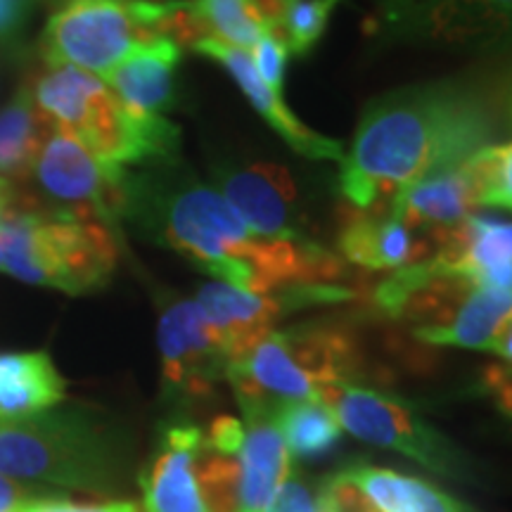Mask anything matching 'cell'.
<instances>
[{
	"mask_svg": "<svg viewBox=\"0 0 512 512\" xmlns=\"http://www.w3.org/2000/svg\"><path fill=\"white\" fill-rule=\"evenodd\" d=\"M427 264L472 287L512 294V221L470 216L441 233L437 252Z\"/></svg>",
	"mask_w": 512,
	"mask_h": 512,
	"instance_id": "cell-17",
	"label": "cell"
},
{
	"mask_svg": "<svg viewBox=\"0 0 512 512\" xmlns=\"http://www.w3.org/2000/svg\"><path fill=\"white\" fill-rule=\"evenodd\" d=\"M332 512H477L427 479L354 463L323 479Z\"/></svg>",
	"mask_w": 512,
	"mask_h": 512,
	"instance_id": "cell-14",
	"label": "cell"
},
{
	"mask_svg": "<svg viewBox=\"0 0 512 512\" xmlns=\"http://www.w3.org/2000/svg\"><path fill=\"white\" fill-rule=\"evenodd\" d=\"M169 3L60 0L43 29L41 60L107 76L133 50L162 38Z\"/></svg>",
	"mask_w": 512,
	"mask_h": 512,
	"instance_id": "cell-7",
	"label": "cell"
},
{
	"mask_svg": "<svg viewBox=\"0 0 512 512\" xmlns=\"http://www.w3.org/2000/svg\"><path fill=\"white\" fill-rule=\"evenodd\" d=\"M195 53H200L209 60H216L226 72L238 81L240 91L245 93V98L252 102L254 110L266 119V124L292 147L297 155L306 159H316V162H344V147L339 140L320 136L318 131H313L304 124L302 119L294 114L290 107L285 105L283 95L275 93L273 88H268L264 81L256 74L252 57L245 50L228 46V43L216 41V38H202L200 43H195Z\"/></svg>",
	"mask_w": 512,
	"mask_h": 512,
	"instance_id": "cell-18",
	"label": "cell"
},
{
	"mask_svg": "<svg viewBox=\"0 0 512 512\" xmlns=\"http://www.w3.org/2000/svg\"><path fill=\"white\" fill-rule=\"evenodd\" d=\"M510 110H512V102H510Z\"/></svg>",
	"mask_w": 512,
	"mask_h": 512,
	"instance_id": "cell-38",
	"label": "cell"
},
{
	"mask_svg": "<svg viewBox=\"0 0 512 512\" xmlns=\"http://www.w3.org/2000/svg\"><path fill=\"white\" fill-rule=\"evenodd\" d=\"M489 354H494L501 358V366L512 370V316L505 320V325L498 332L494 344H491Z\"/></svg>",
	"mask_w": 512,
	"mask_h": 512,
	"instance_id": "cell-34",
	"label": "cell"
},
{
	"mask_svg": "<svg viewBox=\"0 0 512 512\" xmlns=\"http://www.w3.org/2000/svg\"><path fill=\"white\" fill-rule=\"evenodd\" d=\"M29 12L19 0H0V43L22 34Z\"/></svg>",
	"mask_w": 512,
	"mask_h": 512,
	"instance_id": "cell-31",
	"label": "cell"
},
{
	"mask_svg": "<svg viewBox=\"0 0 512 512\" xmlns=\"http://www.w3.org/2000/svg\"><path fill=\"white\" fill-rule=\"evenodd\" d=\"M283 3H290V0H283Z\"/></svg>",
	"mask_w": 512,
	"mask_h": 512,
	"instance_id": "cell-37",
	"label": "cell"
},
{
	"mask_svg": "<svg viewBox=\"0 0 512 512\" xmlns=\"http://www.w3.org/2000/svg\"><path fill=\"white\" fill-rule=\"evenodd\" d=\"M363 356L354 335L337 323H302L271 330L228 363L226 380L238 403L273 408L318 399L330 384H356Z\"/></svg>",
	"mask_w": 512,
	"mask_h": 512,
	"instance_id": "cell-5",
	"label": "cell"
},
{
	"mask_svg": "<svg viewBox=\"0 0 512 512\" xmlns=\"http://www.w3.org/2000/svg\"><path fill=\"white\" fill-rule=\"evenodd\" d=\"M181 55L183 48L176 41L166 36L155 38L133 50L105 79L128 112L162 117V112L174 110Z\"/></svg>",
	"mask_w": 512,
	"mask_h": 512,
	"instance_id": "cell-20",
	"label": "cell"
},
{
	"mask_svg": "<svg viewBox=\"0 0 512 512\" xmlns=\"http://www.w3.org/2000/svg\"><path fill=\"white\" fill-rule=\"evenodd\" d=\"M0 242L5 273L67 294L105 287L119 261L112 228L48 211H22L0 223Z\"/></svg>",
	"mask_w": 512,
	"mask_h": 512,
	"instance_id": "cell-6",
	"label": "cell"
},
{
	"mask_svg": "<svg viewBox=\"0 0 512 512\" xmlns=\"http://www.w3.org/2000/svg\"><path fill=\"white\" fill-rule=\"evenodd\" d=\"M19 3H22V5H24V8H27V10H31V8H34V5H38V3H41V0H19ZM50 3H53V5H57V3H60V0H50Z\"/></svg>",
	"mask_w": 512,
	"mask_h": 512,
	"instance_id": "cell-35",
	"label": "cell"
},
{
	"mask_svg": "<svg viewBox=\"0 0 512 512\" xmlns=\"http://www.w3.org/2000/svg\"><path fill=\"white\" fill-rule=\"evenodd\" d=\"M29 209V192L27 188H15L8 181L0 178V223H5L19 211Z\"/></svg>",
	"mask_w": 512,
	"mask_h": 512,
	"instance_id": "cell-33",
	"label": "cell"
},
{
	"mask_svg": "<svg viewBox=\"0 0 512 512\" xmlns=\"http://www.w3.org/2000/svg\"><path fill=\"white\" fill-rule=\"evenodd\" d=\"M266 512H332L323 482H311L297 472H290Z\"/></svg>",
	"mask_w": 512,
	"mask_h": 512,
	"instance_id": "cell-28",
	"label": "cell"
},
{
	"mask_svg": "<svg viewBox=\"0 0 512 512\" xmlns=\"http://www.w3.org/2000/svg\"><path fill=\"white\" fill-rule=\"evenodd\" d=\"M31 181L34 200L48 214L124 226L128 207V171L100 162L72 133L53 128L43 143Z\"/></svg>",
	"mask_w": 512,
	"mask_h": 512,
	"instance_id": "cell-8",
	"label": "cell"
},
{
	"mask_svg": "<svg viewBox=\"0 0 512 512\" xmlns=\"http://www.w3.org/2000/svg\"><path fill=\"white\" fill-rule=\"evenodd\" d=\"M351 297L354 292L342 285H290L273 292H247L223 280H214L200 287L195 302L221 337L230 363L249 344L275 330V323L285 313L320 304H339Z\"/></svg>",
	"mask_w": 512,
	"mask_h": 512,
	"instance_id": "cell-12",
	"label": "cell"
},
{
	"mask_svg": "<svg viewBox=\"0 0 512 512\" xmlns=\"http://www.w3.org/2000/svg\"><path fill=\"white\" fill-rule=\"evenodd\" d=\"M67 382L46 351L0 354V420H19L60 406Z\"/></svg>",
	"mask_w": 512,
	"mask_h": 512,
	"instance_id": "cell-22",
	"label": "cell"
},
{
	"mask_svg": "<svg viewBox=\"0 0 512 512\" xmlns=\"http://www.w3.org/2000/svg\"><path fill=\"white\" fill-rule=\"evenodd\" d=\"M337 5L339 0H290V3H285L275 31L283 38L290 55L304 57L311 53L328 29Z\"/></svg>",
	"mask_w": 512,
	"mask_h": 512,
	"instance_id": "cell-26",
	"label": "cell"
},
{
	"mask_svg": "<svg viewBox=\"0 0 512 512\" xmlns=\"http://www.w3.org/2000/svg\"><path fill=\"white\" fill-rule=\"evenodd\" d=\"M482 204L479 183L470 159L446 166L403 188L389 209L411 226L427 233H446L475 216Z\"/></svg>",
	"mask_w": 512,
	"mask_h": 512,
	"instance_id": "cell-19",
	"label": "cell"
},
{
	"mask_svg": "<svg viewBox=\"0 0 512 512\" xmlns=\"http://www.w3.org/2000/svg\"><path fill=\"white\" fill-rule=\"evenodd\" d=\"M19 512H140L133 501H74L67 496L36 494L19 508Z\"/></svg>",
	"mask_w": 512,
	"mask_h": 512,
	"instance_id": "cell-30",
	"label": "cell"
},
{
	"mask_svg": "<svg viewBox=\"0 0 512 512\" xmlns=\"http://www.w3.org/2000/svg\"><path fill=\"white\" fill-rule=\"evenodd\" d=\"M271 415L290 456L297 458L323 456L344 432L332 408L318 399L275 403Z\"/></svg>",
	"mask_w": 512,
	"mask_h": 512,
	"instance_id": "cell-24",
	"label": "cell"
},
{
	"mask_svg": "<svg viewBox=\"0 0 512 512\" xmlns=\"http://www.w3.org/2000/svg\"><path fill=\"white\" fill-rule=\"evenodd\" d=\"M207 38L252 50L275 24L256 0H190Z\"/></svg>",
	"mask_w": 512,
	"mask_h": 512,
	"instance_id": "cell-25",
	"label": "cell"
},
{
	"mask_svg": "<svg viewBox=\"0 0 512 512\" xmlns=\"http://www.w3.org/2000/svg\"><path fill=\"white\" fill-rule=\"evenodd\" d=\"M216 190L256 235L268 240H311L306 235L297 183L271 162L226 164L216 171Z\"/></svg>",
	"mask_w": 512,
	"mask_h": 512,
	"instance_id": "cell-13",
	"label": "cell"
},
{
	"mask_svg": "<svg viewBox=\"0 0 512 512\" xmlns=\"http://www.w3.org/2000/svg\"><path fill=\"white\" fill-rule=\"evenodd\" d=\"M53 128L27 88H19L15 98L0 110V178L15 188H27Z\"/></svg>",
	"mask_w": 512,
	"mask_h": 512,
	"instance_id": "cell-23",
	"label": "cell"
},
{
	"mask_svg": "<svg viewBox=\"0 0 512 512\" xmlns=\"http://www.w3.org/2000/svg\"><path fill=\"white\" fill-rule=\"evenodd\" d=\"M491 136L494 117L475 86L434 81L384 93L358 121L339 190L356 209H389L403 188L467 162Z\"/></svg>",
	"mask_w": 512,
	"mask_h": 512,
	"instance_id": "cell-2",
	"label": "cell"
},
{
	"mask_svg": "<svg viewBox=\"0 0 512 512\" xmlns=\"http://www.w3.org/2000/svg\"><path fill=\"white\" fill-rule=\"evenodd\" d=\"M389 38L451 50L512 48V0H375Z\"/></svg>",
	"mask_w": 512,
	"mask_h": 512,
	"instance_id": "cell-10",
	"label": "cell"
},
{
	"mask_svg": "<svg viewBox=\"0 0 512 512\" xmlns=\"http://www.w3.org/2000/svg\"><path fill=\"white\" fill-rule=\"evenodd\" d=\"M162 394L176 406L209 399L226 380L228 351L195 299H166L157 328Z\"/></svg>",
	"mask_w": 512,
	"mask_h": 512,
	"instance_id": "cell-11",
	"label": "cell"
},
{
	"mask_svg": "<svg viewBox=\"0 0 512 512\" xmlns=\"http://www.w3.org/2000/svg\"><path fill=\"white\" fill-rule=\"evenodd\" d=\"M318 401L332 408L342 430L351 437L403 453L437 475H463L465 465L458 448L406 401L349 382L320 389Z\"/></svg>",
	"mask_w": 512,
	"mask_h": 512,
	"instance_id": "cell-9",
	"label": "cell"
},
{
	"mask_svg": "<svg viewBox=\"0 0 512 512\" xmlns=\"http://www.w3.org/2000/svg\"><path fill=\"white\" fill-rule=\"evenodd\" d=\"M441 233H427L396 216L392 209L339 211L337 247L347 264L368 271H399L427 261L437 252Z\"/></svg>",
	"mask_w": 512,
	"mask_h": 512,
	"instance_id": "cell-16",
	"label": "cell"
},
{
	"mask_svg": "<svg viewBox=\"0 0 512 512\" xmlns=\"http://www.w3.org/2000/svg\"><path fill=\"white\" fill-rule=\"evenodd\" d=\"M287 57H290V50H287L275 27L252 48V64L256 74L275 93H283Z\"/></svg>",
	"mask_w": 512,
	"mask_h": 512,
	"instance_id": "cell-29",
	"label": "cell"
},
{
	"mask_svg": "<svg viewBox=\"0 0 512 512\" xmlns=\"http://www.w3.org/2000/svg\"><path fill=\"white\" fill-rule=\"evenodd\" d=\"M204 430L185 420L162 427L157 448L140 472V512H211L200 463Z\"/></svg>",
	"mask_w": 512,
	"mask_h": 512,
	"instance_id": "cell-15",
	"label": "cell"
},
{
	"mask_svg": "<svg viewBox=\"0 0 512 512\" xmlns=\"http://www.w3.org/2000/svg\"><path fill=\"white\" fill-rule=\"evenodd\" d=\"M128 453L98 408L69 403L19 420H0V475L31 489L112 496L124 486Z\"/></svg>",
	"mask_w": 512,
	"mask_h": 512,
	"instance_id": "cell-3",
	"label": "cell"
},
{
	"mask_svg": "<svg viewBox=\"0 0 512 512\" xmlns=\"http://www.w3.org/2000/svg\"><path fill=\"white\" fill-rule=\"evenodd\" d=\"M0 271H3V242H0Z\"/></svg>",
	"mask_w": 512,
	"mask_h": 512,
	"instance_id": "cell-36",
	"label": "cell"
},
{
	"mask_svg": "<svg viewBox=\"0 0 512 512\" xmlns=\"http://www.w3.org/2000/svg\"><path fill=\"white\" fill-rule=\"evenodd\" d=\"M482 204L512 209V143L486 145L470 157Z\"/></svg>",
	"mask_w": 512,
	"mask_h": 512,
	"instance_id": "cell-27",
	"label": "cell"
},
{
	"mask_svg": "<svg viewBox=\"0 0 512 512\" xmlns=\"http://www.w3.org/2000/svg\"><path fill=\"white\" fill-rule=\"evenodd\" d=\"M36 107L60 131L79 138L100 162L157 166L176 162L181 131L164 117L128 112L105 81L69 64H48L24 83Z\"/></svg>",
	"mask_w": 512,
	"mask_h": 512,
	"instance_id": "cell-4",
	"label": "cell"
},
{
	"mask_svg": "<svg viewBox=\"0 0 512 512\" xmlns=\"http://www.w3.org/2000/svg\"><path fill=\"white\" fill-rule=\"evenodd\" d=\"M512 316V294L470 287L439 323L413 328L415 339L434 347L477 349L489 354L505 320Z\"/></svg>",
	"mask_w": 512,
	"mask_h": 512,
	"instance_id": "cell-21",
	"label": "cell"
},
{
	"mask_svg": "<svg viewBox=\"0 0 512 512\" xmlns=\"http://www.w3.org/2000/svg\"><path fill=\"white\" fill-rule=\"evenodd\" d=\"M124 223L200 271L247 292L335 285L347 273V261L316 240L256 235L219 190L178 162L145 166L138 174L128 171Z\"/></svg>",
	"mask_w": 512,
	"mask_h": 512,
	"instance_id": "cell-1",
	"label": "cell"
},
{
	"mask_svg": "<svg viewBox=\"0 0 512 512\" xmlns=\"http://www.w3.org/2000/svg\"><path fill=\"white\" fill-rule=\"evenodd\" d=\"M31 496H36V489L0 475V512H19Z\"/></svg>",
	"mask_w": 512,
	"mask_h": 512,
	"instance_id": "cell-32",
	"label": "cell"
}]
</instances>
